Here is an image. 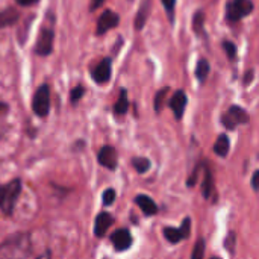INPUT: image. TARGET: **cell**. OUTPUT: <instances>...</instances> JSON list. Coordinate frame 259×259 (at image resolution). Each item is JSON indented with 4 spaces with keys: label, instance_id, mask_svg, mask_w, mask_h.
Wrapping results in <instances>:
<instances>
[{
    "label": "cell",
    "instance_id": "obj_35",
    "mask_svg": "<svg viewBox=\"0 0 259 259\" xmlns=\"http://www.w3.org/2000/svg\"><path fill=\"white\" fill-rule=\"evenodd\" d=\"M15 2L21 6H30V5H35L38 0H15Z\"/></svg>",
    "mask_w": 259,
    "mask_h": 259
},
{
    "label": "cell",
    "instance_id": "obj_12",
    "mask_svg": "<svg viewBox=\"0 0 259 259\" xmlns=\"http://www.w3.org/2000/svg\"><path fill=\"white\" fill-rule=\"evenodd\" d=\"M111 58H105L96 65V68L93 70V79L97 83H106L111 79Z\"/></svg>",
    "mask_w": 259,
    "mask_h": 259
},
{
    "label": "cell",
    "instance_id": "obj_34",
    "mask_svg": "<svg viewBox=\"0 0 259 259\" xmlns=\"http://www.w3.org/2000/svg\"><path fill=\"white\" fill-rule=\"evenodd\" d=\"M252 79H253V70H249L247 74L244 76V85H249L252 82Z\"/></svg>",
    "mask_w": 259,
    "mask_h": 259
},
{
    "label": "cell",
    "instance_id": "obj_1",
    "mask_svg": "<svg viewBox=\"0 0 259 259\" xmlns=\"http://www.w3.org/2000/svg\"><path fill=\"white\" fill-rule=\"evenodd\" d=\"M30 250V235L27 232H17L0 243V259H27Z\"/></svg>",
    "mask_w": 259,
    "mask_h": 259
},
{
    "label": "cell",
    "instance_id": "obj_24",
    "mask_svg": "<svg viewBox=\"0 0 259 259\" xmlns=\"http://www.w3.org/2000/svg\"><path fill=\"white\" fill-rule=\"evenodd\" d=\"M9 112V106L6 103H0V140L5 135L6 131V117Z\"/></svg>",
    "mask_w": 259,
    "mask_h": 259
},
{
    "label": "cell",
    "instance_id": "obj_10",
    "mask_svg": "<svg viewBox=\"0 0 259 259\" xmlns=\"http://www.w3.org/2000/svg\"><path fill=\"white\" fill-rule=\"evenodd\" d=\"M111 243H112L115 252H124L134 244V238H132V234L129 232V229H117L111 237Z\"/></svg>",
    "mask_w": 259,
    "mask_h": 259
},
{
    "label": "cell",
    "instance_id": "obj_11",
    "mask_svg": "<svg viewBox=\"0 0 259 259\" xmlns=\"http://www.w3.org/2000/svg\"><path fill=\"white\" fill-rule=\"evenodd\" d=\"M112 223H114V217L109 212L102 211L96 217V222H94V235L97 238H103L106 235V232L109 231V228L112 226Z\"/></svg>",
    "mask_w": 259,
    "mask_h": 259
},
{
    "label": "cell",
    "instance_id": "obj_19",
    "mask_svg": "<svg viewBox=\"0 0 259 259\" xmlns=\"http://www.w3.org/2000/svg\"><path fill=\"white\" fill-rule=\"evenodd\" d=\"M127 108H129V102H127V91L124 88L120 90V96H118V100L115 102L114 105V114L115 115H124L127 112Z\"/></svg>",
    "mask_w": 259,
    "mask_h": 259
},
{
    "label": "cell",
    "instance_id": "obj_8",
    "mask_svg": "<svg viewBox=\"0 0 259 259\" xmlns=\"http://www.w3.org/2000/svg\"><path fill=\"white\" fill-rule=\"evenodd\" d=\"M118 21H120L118 14H115V12H114V11H111V9H106V11L99 17L96 33H97V35H103V33H106L108 30H111V29L117 27V26H118Z\"/></svg>",
    "mask_w": 259,
    "mask_h": 259
},
{
    "label": "cell",
    "instance_id": "obj_4",
    "mask_svg": "<svg viewBox=\"0 0 259 259\" xmlns=\"http://www.w3.org/2000/svg\"><path fill=\"white\" fill-rule=\"evenodd\" d=\"M32 109L41 118L49 115V112H50V88L47 85H41L36 90L33 100H32Z\"/></svg>",
    "mask_w": 259,
    "mask_h": 259
},
{
    "label": "cell",
    "instance_id": "obj_6",
    "mask_svg": "<svg viewBox=\"0 0 259 259\" xmlns=\"http://www.w3.org/2000/svg\"><path fill=\"white\" fill-rule=\"evenodd\" d=\"M162 234H164L165 240L171 244H178V243L187 240L191 234V219L190 217L184 219L181 228H168V226L164 228Z\"/></svg>",
    "mask_w": 259,
    "mask_h": 259
},
{
    "label": "cell",
    "instance_id": "obj_25",
    "mask_svg": "<svg viewBox=\"0 0 259 259\" xmlns=\"http://www.w3.org/2000/svg\"><path fill=\"white\" fill-rule=\"evenodd\" d=\"M115 190L114 188H106L103 193H102V202L105 206H111L114 202H115Z\"/></svg>",
    "mask_w": 259,
    "mask_h": 259
},
{
    "label": "cell",
    "instance_id": "obj_27",
    "mask_svg": "<svg viewBox=\"0 0 259 259\" xmlns=\"http://www.w3.org/2000/svg\"><path fill=\"white\" fill-rule=\"evenodd\" d=\"M83 93H85V88H83L82 85H77V87H74V88L71 90V94H70L71 103H77V102L82 99Z\"/></svg>",
    "mask_w": 259,
    "mask_h": 259
},
{
    "label": "cell",
    "instance_id": "obj_20",
    "mask_svg": "<svg viewBox=\"0 0 259 259\" xmlns=\"http://www.w3.org/2000/svg\"><path fill=\"white\" fill-rule=\"evenodd\" d=\"M132 165H134V168H135L140 175H144V173H147V171L150 170L152 162H150V159H147V158H144V156H135V158L132 159Z\"/></svg>",
    "mask_w": 259,
    "mask_h": 259
},
{
    "label": "cell",
    "instance_id": "obj_36",
    "mask_svg": "<svg viewBox=\"0 0 259 259\" xmlns=\"http://www.w3.org/2000/svg\"><path fill=\"white\" fill-rule=\"evenodd\" d=\"M36 259H50V252H49V250H46L42 255H39Z\"/></svg>",
    "mask_w": 259,
    "mask_h": 259
},
{
    "label": "cell",
    "instance_id": "obj_3",
    "mask_svg": "<svg viewBox=\"0 0 259 259\" xmlns=\"http://www.w3.org/2000/svg\"><path fill=\"white\" fill-rule=\"evenodd\" d=\"M252 11H253L252 0H231L226 5V18L231 23H235V21L250 15Z\"/></svg>",
    "mask_w": 259,
    "mask_h": 259
},
{
    "label": "cell",
    "instance_id": "obj_37",
    "mask_svg": "<svg viewBox=\"0 0 259 259\" xmlns=\"http://www.w3.org/2000/svg\"><path fill=\"white\" fill-rule=\"evenodd\" d=\"M211 259H220V258H219V256H212V258H211Z\"/></svg>",
    "mask_w": 259,
    "mask_h": 259
},
{
    "label": "cell",
    "instance_id": "obj_32",
    "mask_svg": "<svg viewBox=\"0 0 259 259\" xmlns=\"http://www.w3.org/2000/svg\"><path fill=\"white\" fill-rule=\"evenodd\" d=\"M258 178H259V171L255 170L253 175H252V179H250V185L253 188V191H258Z\"/></svg>",
    "mask_w": 259,
    "mask_h": 259
},
{
    "label": "cell",
    "instance_id": "obj_17",
    "mask_svg": "<svg viewBox=\"0 0 259 259\" xmlns=\"http://www.w3.org/2000/svg\"><path fill=\"white\" fill-rule=\"evenodd\" d=\"M203 170H205V179L202 184V194L205 199H211V194L214 191V178H212V171L209 168L208 164H203Z\"/></svg>",
    "mask_w": 259,
    "mask_h": 259
},
{
    "label": "cell",
    "instance_id": "obj_7",
    "mask_svg": "<svg viewBox=\"0 0 259 259\" xmlns=\"http://www.w3.org/2000/svg\"><path fill=\"white\" fill-rule=\"evenodd\" d=\"M53 39L55 33L52 29H42L35 44V53L41 56H49L53 50Z\"/></svg>",
    "mask_w": 259,
    "mask_h": 259
},
{
    "label": "cell",
    "instance_id": "obj_30",
    "mask_svg": "<svg viewBox=\"0 0 259 259\" xmlns=\"http://www.w3.org/2000/svg\"><path fill=\"white\" fill-rule=\"evenodd\" d=\"M164 8L167 9V14L170 17V20L173 21V11H175V5H176V0H161Z\"/></svg>",
    "mask_w": 259,
    "mask_h": 259
},
{
    "label": "cell",
    "instance_id": "obj_33",
    "mask_svg": "<svg viewBox=\"0 0 259 259\" xmlns=\"http://www.w3.org/2000/svg\"><path fill=\"white\" fill-rule=\"evenodd\" d=\"M105 0H91V6H90V11H96L97 8H100L103 5Z\"/></svg>",
    "mask_w": 259,
    "mask_h": 259
},
{
    "label": "cell",
    "instance_id": "obj_18",
    "mask_svg": "<svg viewBox=\"0 0 259 259\" xmlns=\"http://www.w3.org/2000/svg\"><path fill=\"white\" fill-rule=\"evenodd\" d=\"M150 5H152V0H143L141 3V8L137 14V18H135V29H143L146 21H147V17H149V11H150Z\"/></svg>",
    "mask_w": 259,
    "mask_h": 259
},
{
    "label": "cell",
    "instance_id": "obj_14",
    "mask_svg": "<svg viewBox=\"0 0 259 259\" xmlns=\"http://www.w3.org/2000/svg\"><path fill=\"white\" fill-rule=\"evenodd\" d=\"M135 203L140 206V209L143 211L144 215L150 217V215H156L158 214V205L155 203V200L146 194H138L135 197Z\"/></svg>",
    "mask_w": 259,
    "mask_h": 259
},
{
    "label": "cell",
    "instance_id": "obj_15",
    "mask_svg": "<svg viewBox=\"0 0 259 259\" xmlns=\"http://www.w3.org/2000/svg\"><path fill=\"white\" fill-rule=\"evenodd\" d=\"M18 18H20V14L17 9H14V8L0 9V29L14 26L18 21Z\"/></svg>",
    "mask_w": 259,
    "mask_h": 259
},
{
    "label": "cell",
    "instance_id": "obj_31",
    "mask_svg": "<svg viewBox=\"0 0 259 259\" xmlns=\"http://www.w3.org/2000/svg\"><path fill=\"white\" fill-rule=\"evenodd\" d=\"M200 168H202V165H200V164H197V165H196V168H194V171H193V175H191V178L187 181V185H188V187H194V185L197 184V178H199V171H200Z\"/></svg>",
    "mask_w": 259,
    "mask_h": 259
},
{
    "label": "cell",
    "instance_id": "obj_29",
    "mask_svg": "<svg viewBox=\"0 0 259 259\" xmlns=\"http://www.w3.org/2000/svg\"><path fill=\"white\" fill-rule=\"evenodd\" d=\"M168 93V88H164V90H161V91H158V94H156V97H155V111L156 112H159L161 111V108H162V102H164V99H165V94Z\"/></svg>",
    "mask_w": 259,
    "mask_h": 259
},
{
    "label": "cell",
    "instance_id": "obj_26",
    "mask_svg": "<svg viewBox=\"0 0 259 259\" xmlns=\"http://www.w3.org/2000/svg\"><path fill=\"white\" fill-rule=\"evenodd\" d=\"M223 49L226 50L228 58H229L231 61H234V59L237 58V47H235L234 42H231V41H223Z\"/></svg>",
    "mask_w": 259,
    "mask_h": 259
},
{
    "label": "cell",
    "instance_id": "obj_23",
    "mask_svg": "<svg viewBox=\"0 0 259 259\" xmlns=\"http://www.w3.org/2000/svg\"><path fill=\"white\" fill-rule=\"evenodd\" d=\"M205 240L203 238H199L194 244V249H193V255H191V259H203L205 258Z\"/></svg>",
    "mask_w": 259,
    "mask_h": 259
},
{
    "label": "cell",
    "instance_id": "obj_2",
    "mask_svg": "<svg viewBox=\"0 0 259 259\" xmlns=\"http://www.w3.org/2000/svg\"><path fill=\"white\" fill-rule=\"evenodd\" d=\"M21 194V179H12L11 182L0 185V211L11 217L15 208V203Z\"/></svg>",
    "mask_w": 259,
    "mask_h": 259
},
{
    "label": "cell",
    "instance_id": "obj_5",
    "mask_svg": "<svg viewBox=\"0 0 259 259\" xmlns=\"http://www.w3.org/2000/svg\"><path fill=\"white\" fill-rule=\"evenodd\" d=\"M222 123H223V126H225L226 129L234 131L237 126L249 123V115H247V112H246L241 106L232 105V106L222 115Z\"/></svg>",
    "mask_w": 259,
    "mask_h": 259
},
{
    "label": "cell",
    "instance_id": "obj_28",
    "mask_svg": "<svg viewBox=\"0 0 259 259\" xmlns=\"http://www.w3.org/2000/svg\"><path fill=\"white\" fill-rule=\"evenodd\" d=\"M235 244H237V235H235L234 232H229L228 237H226V240H225V247H226V250H228L229 253H234Z\"/></svg>",
    "mask_w": 259,
    "mask_h": 259
},
{
    "label": "cell",
    "instance_id": "obj_21",
    "mask_svg": "<svg viewBox=\"0 0 259 259\" xmlns=\"http://www.w3.org/2000/svg\"><path fill=\"white\" fill-rule=\"evenodd\" d=\"M209 70H211L209 62H208L206 59H200V61L197 62V65H196V77H197L200 82H205L206 77H208V74H209Z\"/></svg>",
    "mask_w": 259,
    "mask_h": 259
},
{
    "label": "cell",
    "instance_id": "obj_22",
    "mask_svg": "<svg viewBox=\"0 0 259 259\" xmlns=\"http://www.w3.org/2000/svg\"><path fill=\"white\" fill-rule=\"evenodd\" d=\"M203 21H205V14L202 11H197L193 18V29L197 35L203 33Z\"/></svg>",
    "mask_w": 259,
    "mask_h": 259
},
{
    "label": "cell",
    "instance_id": "obj_16",
    "mask_svg": "<svg viewBox=\"0 0 259 259\" xmlns=\"http://www.w3.org/2000/svg\"><path fill=\"white\" fill-rule=\"evenodd\" d=\"M231 150V140L226 134L219 135L217 141L214 143V153L220 158H226Z\"/></svg>",
    "mask_w": 259,
    "mask_h": 259
},
{
    "label": "cell",
    "instance_id": "obj_9",
    "mask_svg": "<svg viewBox=\"0 0 259 259\" xmlns=\"http://www.w3.org/2000/svg\"><path fill=\"white\" fill-rule=\"evenodd\" d=\"M97 162L106 170H115L118 162L117 150L112 146H103L97 153Z\"/></svg>",
    "mask_w": 259,
    "mask_h": 259
},
{
    "label": "cell",
    "instance_id": "obj_13",
    "mask_svg": "<svg viewBox=\"0 0 259 259\" xmlns=\"http://www.w3.org/2000/svg\"><path fill=\"white\" fill-rule=\"evenodd\" d=\"M187 103H188V99H187V94L182 91V90H178L171 100H170V108L176 117V120H181L184 117V112H185V108H187Z\"/></svg>",
    "mask_w": 259,
    "mask_h": 259
}]
</instances>
